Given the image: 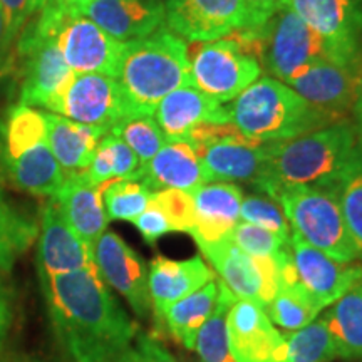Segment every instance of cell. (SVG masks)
<instances>
[{
  "label": "cell",
  "instance_id": "1",
  "mask_svg": "<svg viewBox=\"0 0 362 362\" xmlns=\"http://www.w3.org/2000/svg\"><path fill=\"white\" fill-rule=\"evenodd\" d=\"M56 339L71 362H116L138 327L111 296L96 265L40 279Z\"/></svg>",
  "mask_w": 362,
  "mask_h": 362
},
{
  "label": "cell",
  "instance_id": "2",
  "mask_svg": "<svg viewBox=\"0 0 362 362\" xmlns=\"http://www.w3.org/2000/svg\"><path fill=\"white\" fill-rule=\"evenodd\" d=\"M357 146V128L351 121L269 143L267 168L253 185L267 197L279 188L337 187Z\"/></svg>",
  "mask_w": 362,
  "mask_h": 362
},
{
  "label": "cell",
  "instance_id": "3",
  "mask_svg": "<svg viewBox=\"0 0 362 362\" xmlns=\"http://www.w3.org/2000/svg\"><path fill=\"white\" fill-rule=\"evenodd\" d=\"M117 83L131 116H153L171 90L192 84L188 44L166 25L124 47Z\"/></svg>",
  "mask_w": 362,
  "mask_h": 362
},
{
  "label": "cell",
  "instance_id": "4",
  "mask_svg": "<svg viewBox=\"0 0 362 362\" xmlns=\"http://www.w3.org/2000/svg\"><path fill=\"white\" fill-rule=\"evenodd\" d=\"M230 121L240 133L260 143L287 141L334 124L291 86L260 76L232 101Z\"/></svg>",
  "mask_w": 362,
  "mask_h": 362
},
{
  "label": "cell",
  "instance_id": "5",
  "mask_svg": "<svg viewBox=\"0 0 362 362\" xmlns=\"http://www.w3.org/2000/svg\"><path fill=\"white\" fill-rule=\"evenodd\" d=\"M0 165L17 188L56 197L66 175L49 148L45 112L21 103L7 112L0 124Z\"/></svg>",
  "mask_w": 362,
  "mask_h": 362
},
{
  "label": "cell",
  "instance_id": "6",
  "mask_svg": "<svg viewBox=\"0 0 362 362\" xmlns=\"http://www.w3.org/2000/svg\"><path fill=\"white\" fill-rule=\"evenodd\" d=\"M282 208L293 232L330 259L351 264L357 250L344 220L337 187H291L269 194Z\"/></svg>",
  "mask_w": 362,
  "mask_h": 362
},
{
  "label": "cell",
  "instance_id": "7",
  "mask_svg": "<svg viewBox=\"0 0 362 362\" xmlns=\"http://www.w3.org/2000/svg\"><path fill=\"white\" fill-rule=\"evenodd\" d=\"M253 29L260 35L262 71L287 86L315 62L334 61L327 42L288 7L280 8L264 25Z\"/></svg>",
  "mask_w": 362,
  "mask_h": 362
},
{
  "label": "cell",
  "instance_id": "8",
  "mask_svg": "<svg viewBox=\"0 0 362 362\" xmlns=\"http://www.w3.org/2000/svg\"><path fill=\"white\" fill-rule=\"evenodd\" d=\"M188 62L192 84L221 104L233 101L262 76L260 62L230 37L192 42Z\"/></svg>",
  "mask_w": 362,
  "mask_h": 362
},
{
  "label": "cell",
  "instance_id": "9",
  "mask_svg": "<svg viewBox=\"0 0 362 362\" xmlns=\"http://www.w3.org/2000/svg\"><path fill=\"white\" fill-rule=\"evenodd\" d=\"M45 110L76 123L101 126L107 131L119 121L133 117L117 79L103 74L72 72Z\"/></svg>",
  "mask_w": 362,
  "mask_h": 362
},
{
  "label": "cell",
  "instance_id": "10",
  "mask_svg": "<svg viewBox=\"0 0 362 362\" xmlns=\"http://www.w3.org/2000/svg\"><path fill=\"white\" fill-rule=\"evenodd\" d=\"M285 7L327 42L334 61H362V0H287Z\"/></svg>",
  "mask_w": 362,
  "mask_h": 362
},
{
  "label": "cell",
  "instance_id": "11",
  "mask_svg": "<svg viewBox=\"0 0 362 362\" xmlns=\"http://www.w3.org/2000/svg\"><path fill=\"white\" fill-rule=\"evenodd\" d=\"M57 45L72 72L117 79L126 44L111 37L88 17L71 13L59 30Z\"/></svg>",
  "mask_w": 362,
  "mask_h": 362
},
{
  "label": "cell",
  "instance_id": "12",
  "mask_svg": "<svg viewBox=\"0 0 362 362\" xmlns=\"http://www.w3.org/2000/svg\"><path fill=\"white\" fill-rule=\"evenodd\" d=\"M361 71L362 61L342 64L332 59H324L288 86L334 124L347 123L356 103Z\"/></svg>",
  "mask_w": 362,
  "mask_h": 362
},
{
  "label": "cell",
  "instance_id": "13",
  "mask_svg": "<svg viewBox=\"0 0 362 362\" xmlns=\"http://www.w3.org/2000/svg\"><path fill=\"white\" fill-rule=\"evenodd\" d=\"M165 25L185 42H206L247 27V12L243 0H170Z\"/></svg>",
  "mask_w": 362,
  "mask_h": 362
},
{
  "label": "cell",
  "instance_id": "14",
  "mask_svg": "<svg viewBox=\"0 0 362 362\" xmlns=\"http://www.w3.org/2000/svg\"><path fill=\"white\" fill-rule=\"evenodd\" d=\"M94 265L104 284L123 296L138 317H148L153 309L148 291V269L119 235L104 232L94 245Z\"/></svg>",
  "mask_w": 362,
  "mask_h": 362
},
{
  "label": "cell",
  "instance_id": "15",
  "mask_svg": "<svg viewBox=\"0 0 362 362\" xmlns=\"http://www.w3.org/2000/svg\"><path fill=\"white\" fill-rule=\"evenodd\" d=\"M228 346L235 362H287V341L267 312L250 300H237L226 315Z\"/></svg>",
  "mask_w": 362,
  "mask_h": 362
},
{
  "label": "cell",
  "instance_id": "16",
  "mask_svg": "<svg viewBox=\"0 0 362 362\" xmlns=\"http://www.w3.org/2000/svg\"><path fill=\"white\" fill-rule=\"evenodd\" d=\"M291 250L298 279L320 309H327L362 280V264H342L330 259L297 232L291 235Z\"/></svg>",
  "mask_w": 362,
  "mask_h": 362
},
{
  "label": "cell",
  "instance_id": "17",
  "mask_svg": "<svg viewBox=\"0 0 362 362\" xmlns=\"http://www.w3.org/2000/svg\"><path fill=\"white\" fill-rule=\"evenodd\" d=\"M37 265L40 279L94 265V248L71 228L52 200L45 203L40 216Z\"/></svg>",
  "mask_w": 362,
  "mask_h": 362
},
{
  "label": "cell",
  "instance_id": "18",
  "mask_svg": "<svg viewBox=\"0 0 362 362\" xmlns=\"http://www.w3.org/2000/svg\"><path fill=\"white\" fill-rule=\"evenodd\" d=\"M202 163L206 183L250 181L255 183L264 175L269 161V143H260L243 133L194 149Z\"/></svg>",
  "mask_w": 362,
  "mask_h": 362
},
{
  "label": "cell",
  "instance_id": "19",
  "mask_svg": "<svg viewBox=\"0 0 362 362\" xmlns=\"http://www.w3.org/2000/svg\"><path fill=\"white\" fill-rule=\"evenodd\" d=\"M153 116L166 141H185L192 129L203 123H230L228 107L193 84L171 90L161 99Z\"/></svg>",
  "mask_w": 362,
  "mask_h": 362
},
{
  "label": "cell",
  "instance_id": "20",
  "mask_svg": "<svg viewBox=\"0 0 362 362\" xmlns=\"http://www.w3.org/2000/svg\"><path fill=\"white\" fill-rule=\"evenodd\" d=\"M78 16L88 17L119 42H133L165 25V6L151 0H94Z\"/></svg>",
  "mask_w": 362,
  "mask_h": 362
},
{
  "label": "cell",
  "instance_id": "21",
  "mask_svg": "<svg viewBox=\"0 0 362 362\" xmlns=\"http://www.w3.org/2000/svg\"><path fill=\"white\" fill-rule=\"evenodd\" d=\"M17 52L27 56L25 76L21 88V104L30 107H47L51 99L72 76L62 57L57 39H39L17 45Z\"/></svg>",
  "mask_w": 362,
  "mask_h": 362
},
{
  "label": "cell",
  "instance_id": "22",
  "mask_svg": "<svg viewBox=\"0 0 362 362\" xmlns=\"http://www.w3.org/2000/svg\"><path fill=\"white\" fill-rule=\"evenodd\" d=\"M215 279L216 274L202 257H193L188 260H171L166 257L153 259L148 270V291L160 324L165 312L175 302L197 292Z\"/></svg>",
  "mask_w": 362,
  "mask_h": 362
},
{
  "label": "cell",
  "instance_id": "23",
  "mask_svg": "<svg viewBox=\"0 0 362 362\" xmlns=\"http://www.w3.org/2000/svg\"><path fill=\"white\" fill-rule=\"evenodd\" d=\"M194 226L192 237L198 245L215 243L228 237L240 221L243 194L235 183H205L192 193Z\"/></svg>",
  "mask_w": 362,
  "mask_h": 362
},
{
  "label": "cell",
  "instance_id": "24",
  "mask_svg": "<svg viewBox=\"0 0 362 362\" xmlns=\"http://www.w3.org/2000/svg\"><path fill=\"white\" fill-rule=\"evenodd\" d=\"M106 185V183H104ZM104 185L96 187L83 173L67 176L52 202L69 226L94 248L101 235L106 232L107 215L104 210Z\"/></svg>",
  "mask_w": 362,
  "mask_h": 362
},
{
  "label": "cell",
  "instance_id": "25",
  "mask_svg": "<svg viewBox=\"0 0 362 362\" xmlns=\"http://www.w3.org/2000/svg\"><path fill=\"white\" fill-rule=\"evenodd\" d=\"M138 180L151 189H181L193 193L205 185L202 163L188 141H166L139 170Z\"/></svg>",
  "mask_w": 362,
  "mask_h": 362
},
{
  "label": "cell",
  "instance_id": "26",
  "mask_svg": "<svg viewBox=\"0 0 362 362\" xmlns=\"http://www.w3.org/2000/svg\"><path fill=\"white\" fill-rule=\"evenodd\" d=\"M45 124L49 148L66 178L88 170L104 134L110 133L101 126L76 123L54 112H45Z\"/></svg>",
  "mask_w": 362,
  "mask_h": 362
},
{
  "label": "cell",
  "instance_id": "27",
  "mask_svg": "<svg viewBox=\"0 0 362 362\" xmlns=\"http://www.w3.org/2000/svg\"><path fill=\"white\" fill-rule=\"evenodd\" d=\"M198 247L214 265L220 282L238 300H250L262 307V275L252 255L235 245L230 235L220 242Z\"/></svg>",
  "mask_w": 362,
  "mask_h": 362
},
{
  "label": "cell",
  "instance_id": "28",
  "mask_svg": "<svg viewBox=\"0 0 362 362\" xmlns=\"http://www.w3.org/2000/svg\"><path fill=\"white\" fill-rule=\"evenodd\" d=\"M220 298V282L211 280L197 292L175 302L163 315L161 324L189 351H194V342L202 325L215 310Z\"/></svg>",
  "mask_w": 362,
  "mask_h": 362
},
{
  "label": "cell",
  "instance_id": "29",
  "mask_svg": "<svg viewBox=\"0 0 362 362\" xmlns=\"http://www.w3.org/2000/svg\"><path fill=\"white\" fill-rule=\"evenodd\" d=\"M341 359L362 361V280L325 312Z\"/></svg>",
  "mask_w": 362,
  "mask_h": 362
},
{
  "label": "cell",
  "instance_id": "30",
  "mask_svg": "<svg viewBox=\"0 0 362 362\" xmlns=\"http://www.w3.org/2000/svg\"><path fill=\"white\" fill-rule=\"evenodd\" d=\"M37 237L39 225L0 193V272H11Z\"/></svg>",
  "mask_w": 362,
  "mask_h": 362
},
{
  "label": "cell",
  "instance_id": "31",
  "mask_svg": "<svg viewBox=\"0 0 362 362\" xmlns=\"http://www.w3.org/2000/svg\"><path fill=\"white\" fill-rule=\"evenodd\" d=\"M264 310L272 322L293 332L310 324L322 309L298 279L288 284H279L277 296Z\"/></svg>",
  "mask_w": 362,
  "mask_h": 362
},
{
  "label": "cell",
  "instance_id": "32",
  "mask_svg": "<svg viewBox=\"0 0 362 362\" xmlns=\"http://www.w3.org/2000/svg\"><path fill=\"white\" fill-rule=\"evenodd\" d=\"M220 282V280H218ZM238 298L220 282V298L215 310L202 325L194 342L202 362H235L228 346V330H226V315Z\"/></svg>",
  "mask_w": 362,
  "mask_h": 362
},
{
  "label": "cell",
  "instance_id": "33",
  "mask_svg": "<svg viewBox=\"0 0 362 362\" xmlns=\"http://www.w3.org/2000/svg\"><path fill=\"white\" fill-rule=\"evenodd\" d=\"M337 197L357 257L362 260V151L359 146L339 176Z\"/></svg>",
  "mask_w": 362,
  "mask_h": 362
},
{
  "label": "cell",
  "instance_id": "34",
  "mask_svg": "<svg viewBox=\"0 0 362 362\" xmlns=\"http://www.w3.org/2000/svg\"><path fill=\"white\" fill-rule=\"evenodd\" d=\"M287 362H330L339 352L325 315L287 336Z\"/></svg>",
  "mask_w": 362,
  "mask_h": 362
},
{
  "label": "cell",
  "instance_id": "35",
  "mask_svg": "<svg viewBox=\"0 0 362 362\" xmlns=\"http://www.w3.org/2000/svg\"><path fill=\"white\" fill-rule=\"evenodd\" d=\"M153 192L139 180H112L104 185L103 202L107 220L133 221L146 210Z\"/></svg>",
  "mask_w": 362,
  "mask_h": 362
},
{
  "label": "cell",
  "instance_id": "36",
  "mask_svg": "<svg viewBox=\"0 0 362 362\" xmlns=\"http://www.w3.org/2000/svg\"><path fill=\"white\" fill-rule=\"evenodd\" d=\"M110 133L119 136L138 156L141 166L151 160L166 143L165 134L153 116H133L112 126Z\"/></svg>",
  "mask_w": 362,
  "mask_h": 362
},
{
  "label": "cell",
  "instance_id": "37",
  "mask_svg": "<svg viewBox=\"0 0 362 362\" xmlns=\"http://www.w3.org/2000/svg\"><path fill=\"white\" fill-rule=\"evenodd\" d=\"M240 220L262 226L269 232L277 233L285 242H291L292 233L287 216L272 198L259 197V194H250V197L243 198L242 206H240Z\"/></svg>",
  "mask_w": 362,
  "mask_h": 362
},
{
  "label": "cell",
  "instance_id": "38",
  "mask_svg": "<svg viewBox=\"0 0 362 362\" xmlns=\"http://www.w3.org/2000/svg\"><path fill=\"white\" fill-rule=\"evenodd\" d=\"M230 238L233 240L235 245L252 257H274L288 245V242H285L277 233L247 221H238L230 233Z\"/></svg>",
  "mask_w": 362,
  "mask_h": 362
},
{
  "label": "cell",
  "instance_id": "39",
  "mask_svg": "<svg viewBox=\"0 0 362 362\" xmlns=\"http://www.w3.org/2000/svg\"><path fill=\"white\" fill-rule=\"evenodd\" d=\"M153 202L165 214L171 232L192 233L194 226L192 193L181 192V189H160V192H153Z\"/></svg>",
  "mask_w": 362,
  "mask_h": 362
},
{
  "label": "cell",
  "instance_id": "40",
  "mask_svg": "<svg viewBox=\"0 0 362 362\" xmlns=\"http://www.w3.org/2000/svg\"><path fill=\"white\" fill-rule=\"evenodd\" d=\"M103 143L110 149L112 160V171H115V180H138L141 163L134 151L126 144L119 136L107 133L104 134Z\"/></svg>",
  "mask_w": 362,
  "mask_h": 362
},
{
  "label": "cell",
  "instance_id": "41",
  "mask_svg": "<svg viewBox=\"0 0 362 362\" xmlns=\"http://www.w3.org/2000/svg\"><path fill=\"white\" fill-rule=\"evenodd\" d=\"M116 362H178L160 342L146 334H136L133 347Z\"/></svg>",
  "mask_w": 362,
  "mask_h": 362
},
{
  "label": "cell",
  "instance_id": "42",
  "mask_svg": "<svg viewBox=\"0 0 362 362\" xmlns=\"http://www.w3.org/2000/svg\"><path fill=\"white\" fill-rule=\"evenodd\" d=\"M133 223L136 228H138V232L141 233V237L144 238V242H146L148 245H155L163 235L171 232L168 220H166V216L161 211V208L153 202V198L151 202H149L146 210H144L138 218L133 220Z\"/></svg>",
  "mask_w": 362,
  "mask_h": 362
},
{
  "label": "cell",
  "instance_id": "43",
  "mask_svg": "<svg viewBox=\"0 0 362 362\" xmlns=\"http://www.w3.org/2000/svg\"><path fill=\"white\" fill-rule=\"evenodd\" d=\"M0 8L6 19V40H4V49L6 54L11 51L13 40L19 37L21 30L24 29L25 22L29 21V0H0Z\"/></svg>",
  "mask_w": 362,
  "mask_h": 362
},
{
  "label": "cell",
  "instance_id": "44",
  "mask_svg": "<svg viewBox=\"0 0 362 362\" xmlns=\"http://www.w3.org/2000/svg\"><path fill=\"white\" fill-rule=\"evenodd\" d=\"M287 0H243L247 12V27H260L274 13L285 7Z\"/></svg>",
  "mask_w": 362,
  "mask_h": 362
},
{
  "label": "cell",
  "instance_id": "45",
  "mask_svg": "<svg viewBox=\"0 0 362 362\" xmlns=\"http://www.w3.org/2000/svg\"><path fill=\"white\" fill-rule=\"evenodd\" d=\"M12 325V304L11 297L2 284H0V346L7 339L8 330Z\"/></svg>",
  "mask_w": 362,
  "mask_h": 362
},
{
  "label": "cell",
  "instance_id": "46",
  "mask_svg": "<svg viewBox=\"0 0 362 362\" xmlns=\"http://www.w3.org/2000/svg\"><path fill=\"white\" fill-rule=\"evenodd\" d=\"M352 116H354L356 128H362V71L359 76V83H357L356 103H354V107H352Z\"/></svg>",
  "mask_w": 362,
  "mask_h": 362
},
{
  "label": "cell",
  "instance_id": "47",
  "mask_svg": "<svg viewBox=\"0 0 362 362\" xmlns=\"http://www.w3.org/2000/svg\"><path fill=\"white\" fill-rule=\"evenodd\" d=\"M59 2L62 4V6H66L69 11H72L74 13H79L81 8L84 6H88V4L94 2V0H59Z\"/></svg>",
  "mask_w": 362,
  "mask_h": 362
},
{
  "label": "cell",
  "instance_id": "48",
  "mask_svg": "<svg viewBox=\"0 0 362 362\" xmlns=\"http://www.w3.org/2000/svg\"><path fill=\"white\" fill-rule=\"evenodd\" d=\"M51 2L52 0H29V8H27V12H29V19L34 16V13L42 11V8Z\"/></svg>",
  "mask_w": 362,
  "mask_h": 362
},
{
  "label": "cell",
  "instance_id": "49",
  "mask_svg": "<svg viewBox=\"0 0 362 362\" xmlns=\"http://www.w3.org/2000/svg\"><path fill=\"white\" fill-rule=\"evenodd\" d=\"M4 40H6V19H4V12L0 8V59H4V56H6Z\"/></svg>",
  "mask_w": 362,
  "mask_h": 362
},
{
  "label": "cell",
  "instance_id": "50",
  "mask_svg": "<svg viewBox=\"0 0 362 362\" xmlns=\"http://www.w3.org/2000/svg\"><path fill=\"white\" fill-rule=\"evenodd\" d=\"M4 362H30V361L25 359V357H11V359H7Z\"/></svg>",
  "mask_w": 362,
  "mask_h": 362
},
{
  "label": "cell",
  "instance_id": "51",
  "mask_svg": "<svg viewBox=\"0 0 362 362\" xmlns=\"http://www.w3.org/2000/svg\"><path fill=\"white\" fill-rule=\"evenodd\" d=\"M357 143H359V148L362 151V128H357Z\"/></svg>",
  "mask_w": 362,
  "mask_h": 362
},
{
  "label": "cell",
  "instance_id": "52",
  "mask_svg": "<svg viewBox=\"0 0 362 362\" xmlns=\"http://www.w3.org/2000/svg\"><path fill=\"white\" fill-rule=\"evenodd\" d=\"M151 2H156V4H161V6H166V4H168L170 0H151Z\"/></svg>",
  "mask_w": 362,
  "mask_h": 362
}]
</instances>
